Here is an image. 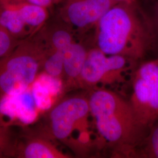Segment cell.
<instances>
[{
    "label": "cell",
    "instance_id": "9",
    "mask_svg": "<svg viewBox=\"0 0 158 158\" xmlns=\"http://www.w3.org/2000/svg\"><path fill=\"white\" fill-rule=\"evenodd\" d=\"M40 113L30 89L23 94L0 99V123L2 124L26 127L37 121Z\"/></svg>",
    "mask_w": 158,
    "mask_h": 158
},
{
    "label": "cell",
    "instance_id": "16",
    "mask_svg": "<svg viewBox=\"0 0 158 158\" xmlns=\"http://www.w3.org/2000/svg\"><path fill=\"white\" fill-rule=\"evenodd\" d=\"M19 42L0 26V59L11 52Z\"/></svg>",
    "mask_w": 158,
    "mask_h": 158
},
{
    "label": "cell",
    "instance_id": "17",
    "mask_svg": "<svg viewBox=\"0 0 158 158\" xmlns=\"http://www.w3.org/2000/svg\"><path fill=\"white\" fill-rule=\"evenodd\" d=\"M12 1H23V0H12Z\"/></svg>",
    "mask_w": 158,
    "mask_h": 158
},
{
    "label": "cell",
    "instance_id": "2",
    "mask_svg": "<svg viewBox=\"0 0 158 158\" xmlns=\"http://www.w3.org/2000/svg\"><path fill=\"white\" fill-rule=\"evenodd\" d=\"M91 39V47L106 54L143 60L152 52V35L141 1L125 0L116 3L97 23Z\"/></svg>",
    "mask_w": 158,
    "mask_h": 158
},
{
    "label": "cell",
    "instance_id": "15",
    "mask_svg": "<svg viewBox=\"0 0 158 158\" xmlns=\"http://www.w3.org/2000/svg\"><path fill=\"white\" fill-rule=\"evenodd\" d=\"M149 17L152 35V52L158 57V0H149L143 4Z\"/></svg>",
    "mask_w": 158,
    "mask_h": 158
},
{
    "label": "cell",
    "instance_id": "11",
    "mask_svg": "<svg viewBox=\"0 0 158 158\" xmlns=\"http://www.w3.org/2000/svg\"><path fill=\"white\" fill-rule=\"evenodd\" d=\"M0 26L19 41L34 35L12 0H0Z\"/></svg>",
    "mask_w": 158,
    "mask_h": 158
},
{
    "label": "cell",
    "instance_id": "6",
    "mask_svg": "<svg viewBox=\"0 0 158 158\" xmlns=\"http://www.w3.org/2000/svg\"><path fill=\"white\" fill-rule=\"evenodd\" d=\"M127 94V99L145 136L158 119V57L139 63Z\"/></svg>",
    "mask_w": 158,
    "mask_h": 158
},
{
    "label": "cell",
    "instance_id": "3",
    "mask_svg": "<svg viewBox=\"0 0 158 158\" xmlns=\"http://www.w3.org/2000/svg\"><path fill=\"white\" fill-rule=\"evenodd\" d=\"M91 113L106 151L113 156L133 157L144 138L130 102L112 91H88Z\"/></svg>",
    "mask_w": 158,
    "mask_h": 158
},
{
    "label": "cell",
    "instance_id": "8",
    "mask_svg": "<svg viewBox=\"0 0 158 158\" xmlns=\"http://www.w3.org/2000/svg\"><path fill=\"white\" fill-rule=\"evenodd\" d=\"M58 142L21 127L17 136L12 158H69L72 155L63 151Z\"/></svg>",
    "mask_w": 158,
    "mask_h": 158
},
{
    "label": "cell",
    "instance_id": "1",
    "mask_svg": "<svg viewBox=\"0 0 158 158\" xmlns=\"http://www.w3.org/2000/svg\"><path fill=\"white\" fill-rule=\"evenodd\" d=\"M68 148L74 156L90 157L106 151L91 113L88 94L67 96L26 126Z\"/></svg>",
    "mask_w": 158,
    "mask_h": 158
},
{
    "label": "cell",
    "instance_id": "18",
    "mask_svg": "<svg viewBox=\"0 0 158 158\" xmlns=\"http://www.w3.org/2000/svg\"><path fill=\"white\" fill-rule=\"evenodd\" d=\"M115 1H125V0H115Z\"/></svg>",
    "mask_w": 158,
    "mask_h": 158
},
{
    "label": "cell",
    "instance_id": "12",
    "mask_svg": "<svg viewBox=\"0 0 158 158\" xmlns=\"http://www.w3.org/2000/svg\"><path fill=\"white\" fill-rule=\"evenodd\" d=\"M13 1L15 2L24 23L33 34L42 28L52 15V11L48 8L25 1Z\"/></svg>",
    "mask_w": 158,
    "mask_h": 158
},
{
    "label": "cell",
    "instance_id": "14",
    "mask_svg": "<svg viewBox=\"0 0 158 158\" xmlns=\"http://www.w3.org/2000/svg\"><path fill=\"white\" fill-rule=\"evenodd\" d=\"M21 127L8 126L0 123V158H12Z\"/></svg>",
    "mask_w": 158,
    "mask_h": 158
},
{
    "label": "cell",
    "instance_id": "5",
    "mask_svg": "<svg viewBox=\"0 0 158 158\" xmlns=\"http://www.w3.org/2000/svg\"><path fill=\"white\" fill-rule=\"evenodd\" d=\"M139 62L128 57L107 55L91 47L79 76L77 87L87 91H112L125 97Z\"/></svg>",
    "mask_w": 158,
    "mask_h": 158
},
{
    "label": "cell",
    "instance_id": "4",
    "mask_svg": "<svg viewBox=\"0 0 158 158\" xmlns=\"http://www.w3.org/2000/svg\"><path fill=\"white\" fill-rule=\"evenodd\" d=\"M39 31L0 59V99L28 90L42 71L46 46Z\"/></svg>",
    "mask_w": 158,
    "mask_h": 158
},
{
    "label": "cell",
    "instance_id": "7",
    "mask_svg": "<svg viewBox=\"0 0 158 158\" xmlns=\"http://www.w3.org/2000/svg\"><path fill=\"white\" fill-rule=\"evenodd\" d=\"M119 1L115 0H63L53 10L79 40L87 42L97 23Z\"/></svg>",
    "mask_w": 158,
    "mask_h": 158
},
{
    "label": "cell",
    "instance_id": "10",
    "mask_svg": "<svg viewBox=\"0 0 158 158\" xmlns=\"http://www.w3.org/2000/svg\"><path fill=\"white\" fill-rule=\"evenodd\" d=\"M89 48L87 43L77 39L62 52L63 60L62 78L63 91L77 87L79 76L85 64Z\"/></svg>",
    "mask_w": 158,
    "mask_h": 158
},
{
    "label": "cell",
    "instance_id": "13",
    "mask_svg": "<svg viewBox=\"0 0 158 158\" xmlns=\"http://www.w3.org/2000/svg\"><path fill=\"white\" fill-rule=\"evenodd\" d=\"M133 157L158 158V119L136 147Z\"/></svg>",
    "mask_w": 158,
    "mask_h": 158
}]
</instances>
